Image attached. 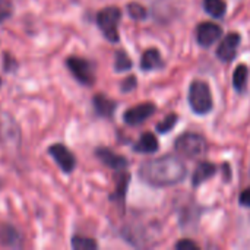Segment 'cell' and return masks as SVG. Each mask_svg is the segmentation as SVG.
Returning a JSON list of instances; mask_svg holds the SVG:
<instances>
[{
    "label": "cell",
    "instance_id": "d4e9b609",
    "mask_svg": "<svg viewBox=\"0 0 250 250\" xmlns=\"http://www.w3.org/2000/svg\"><path fill=\"white\" fill-rule=\"evenodd\" d=\"M135 86H136V78L135 76H129L122 82V91L123 92H129V91L135 89Z\"/></svg>",
    "mask_w": 250,
    "mask_h": 250
},
{
    "label": "cell",
    "instance_id": "ffe728a7",
    "mask_svg": "<svg viewBox=\"0 0 250 250\" xmlns=\"http://www.w3.org/2000/svg\"><path fill=\"white\" fill-rule=\"evenodd\" d=\"M127 185H129V174L122 173L117 177V188H116V193L113 195V199H123L126 195Z\"/></svg>",
    "mask_w": 250,
    "mask_h": 250
},
{
    "label": "cell",
    "instance_id": "cb8c5ba5",
    "mask_svg": "<svg viewBox=\"0 0 250 250\" xmlns=\"http://www.w3.org/2000/svg\"><path fill=\"white\" fill-rule=\"evenodd\" d=\"M176 249L179 250H198V245L196 243H193L192 240H189V239H185V240H180V242H177L176 243Z\"/></svg>",
    "mask_w": 250,
    "mask_h": 250
},
{
    "label": "cell",
    "instance_id": "3957f363",
    "mask_svg": "<svg viewBox=\"0 0 250 250\" xmlns=\"http://www.w3.org/2000/svg\"><path fill=\"white\" fill-rule=\"evenodd\" d=\"M176 151L186 158H199L207 152V141L199 133L188 132L176 139Z\"/></svg>",
    "mask_w": 250,
    "mask_h": 250
},
{
    "label": "cell",
    "instance_id": "4316f807",
    "mask_svg": "<svg viewBox=\"0 0 250 250\" xmlns=\"http://www.w3.org/2000/svg\"><path fill=\"white\" fill-rule=\"evenodd\" d=\"M0 85H1V79H0Z\"/></svg>",
    "mask_w": 250,
    "mask_h": 250
},
{
    "label": "cell",
    "instance_id": "484cf974",
    "mask_svg": "<svg viewBox=\"0 0 250 250\" xmlns=\"http://www.w3.org/2000/svg\"><path fill=\"white\" fill-rule=\"evenodd\" d=\"M240 204H242L243 207L250 208V188L245 189V190L242 192V195H240Z\"/></svg>",
    "mask_w": 250,
    "mask_h": 250
},
{
    "label": "cell",
    "instance_id": "ba28073f",
    "mask_svg": "<svg viewBox=\"0 0 250 250\" xmlns=\"http://www.w3.org/2000/svg\"><path fill=\"white\" fill-rule=\"evenodd\" d=\"M223 34V29L220 25L214 23V22H204L198 26L196 29V38L198 42L204 47H209L212 45Z\"/></svg>",
    "mask_w": 250,
    "mask_h": 250
},
{
    "label": "cell",
    "instance_id": "8992f818",
    "mask_svg": "<svg viewBox=\"0 0 250 250\" xmlns=\"http://www.w3.org/2000/svg\"><path fill=\"white\" fill-rule=\"evenodd\" d=\"M155 105L152 103H144L139 105H135L132 108H129L125 114H123V120L126 122V125L129 126H136L144 123L146 119H149L154 113H155Z\"/></svg>",
    "mask_w": 250,
    "mask_h": 250
},
{
    "label": "cell",
    "instance_id": "44dd1931",
    "mask_svg": "<svg viewBox=\"0 0 250 250\" xmlns=\"http://www.w3.org/2000/svg\"><path fill=\"white\" fill-rule=\"evenodd\" d=\"M176 123H177V116L176 114H168L163 122H160L157 125V132L167 133V132H170L176 126Z\"/></svg>",
    "mask_w": 250,
    "mask_h": 250
},
{
    "label": "cell",
    "instance_id": "6da1fadb",
    "mask_svg": "<svg viewBox=\"0 0 250 250\" xmlns=\"http://www.w3.org/2000/svg\"><path fill=\"white\" fill-rule=\"evenodd\" d=\"M185 164L173 155H163L160 158L144 163L139 168L141 179L155 188H166L180 183L186 177Z\"/></svg>",
    "mask_w": 250,
    "mask_h": 250
},
{
    "label": "cell",
    "instance_id": "e0dca14e",
    "mask_svg": "<svg viewBox=\"0 0 250 250\" xmlns=\"http://www.w3.org/2000/svg\"><path fill=\"white\" fill-rule=\"evenodd\" d=\"M72 248L75 250H95L98 248V245L94 239L83 237V236H75L72 239Z\"/></svg>",
    "mask_w": 250,
    "mask_h": 250
},
{
    "label": "cell",
    "instance_id": "277c9868",
    "mask_svg": "<svg viewBox=\"0 0 250 250\" xmlns=\"http://www.w3.org/2000/svg\"><path fill=\"white\" fill-rule=\"evenodd\" d=\"M122 18V12L119 7L116 6H110L105 7L103 10L98 12L97 15V23L101 28L103 34L105 35V38L111 42H117L119 41V22Z\"/></svg>",
    "mask_w": 250,
    "mask_h": 250
},
{
    "label": "cell",
    "instance_id": "d6986e66",
    "mask_svg": "<svg viewBox=\"0 0 250 250\" xmlns=\"http://www.w3.org/2000/svg\"><path fill=\"white\" fill-rule=\"evenodd\" d=\"M114 67H116L117 72H126V70H129L132 67V60H130V57L123 50L116 53Z\"/></svg>",
    "mask_w": 250,
    "mask_h": 250
},
{
    "label": "cell",
    "instance_id": "9a60e30c",
    "mask_svg": "<svg viewBox=\"0 0 250 250\" xmlns=\"http://www.w3.org/2000/svg\"><path fill=\"white\" fill-rule=\"evenodd\" d=\"M204 7L207 13H209L214 18H221L224 16L227 10V4L224 0H204Z\"/></svg>",
    "mask_w": 250,
    "mask_h": 250
},
{
    "label": "cell",
    "instance_id": "30bf717a",
    "mask_svg": "<svg viewBox=\"0 0 250 250\" xmlns=\"http://www.w3.org/2000/svg\"><path fill=\"white\" fill-rule=\"evenodd\" d=\"M97 157L110 168L113 170H123L127 167V160L122 155H117L116 152L107 149V148H100L97 149Z\"/></svg>",
    "mask_w": 250,
    "mask_h": 250
},
{
    "label": "cell",
    "instance_id": "2e32d148",
    "mask_svg": "<svg viewBox=\"0 0 250 250\" xmlns=\"http://www.w3.org/2000/svg\"><path fill=\"white\" fill-rule=\"evenodd\" d=\"M248 75H249V70H248V66L245 64H239L234 70V75H233V83H234V88L237 91H242L246 85V81H248Z\"/></svg>",
    "mask_w": 250,
    "mask_h": 250
},
{
    "label": "cell",
    "instance_id": "603a6c76",
    "mask_svg": "<svg viewBox=\"0 0 250 250\" xmlns=\"http://www.w3.org/2000/svg\"><path fill=\"white\" fill-rule=\"evenodd\" d=\"M13 13V4L10 0H0V23L7 21Z\"/></svg>",
    "mask_w": 250,
    "mask_h": 250
},
{
    "label": "cell",
    "instance_id": "7402d4cb",
    "mask_svg": "<svg viewBox=\"0 0 250 250\" xmlns=\"http://www.w3.org/2000/svg\"><path fill=\"white\" fill-rule=\"evenodd\" d=\"M127 12L133 19H145L146 18V9L139 3H129Z\"/></svg>",
    "mask_w": 250,
    "mask_h": 250
},
{
    "label": "cell",
    "instance_id": "ac0fdd59",
    "mask_svg": "<svg viewBox=\"0 0 250 250\" xmlns=\"http://www.w3.org/2000/svg\"><path fill=\"white\" fill-rule=\"evenodd\" d=\"M18 240H19V236H18L15 229L6 226V227H3L0 230V242L3 245H6V246H16Z\"/></svg>",
    "mask_w": 250,
    "mask_h": 250
},
{
    "label": "cell",
    "instance_id": "5b68a950",
    "mask_svg": "<svg viewBox=\"0 0 250 250\" xmlns=\"http://www.w3.org/2000/svg\"><path fill=\"white\" fill-rule=\"evenodd\" d=\"M66 66L67 69L73 73V76L83 85L89 86L95 82V72H94V66L91 64V62H88L86 59L82 57H76L72 56L66 60Z\"/></svg>",
    "mask_w": 250,
    "mask_h": 250
},
{
    "label": "cell",
    "instance_id": "4fadbf2b",
    "mask_svg": "<svg viewBox=\"0 0 250 250\" xmlns=\"http://www.w3.org/2000/svg\"><path fill=\"white\" fill-rule=\"evenodd\" d=\"M133 149L136 152H141V154H154L158 149V141L151 132H146L133 145Z\"/></svg>",
    "mask_w": 250,
    "mask_h": 250
},
{
    "label": "cell",
    "instance_id": "8fae6325",
    "mask_svg": "<svg viewBox=\"0 0 250 250\" xmlns=\"http://www.w3.org/2000/svg\"><path fill=\"white\" fill-rule=\"evenodd\" d=\"M163 64H164V62H163V57L158 50L149 48L142 54V59H141L142 70H155V69L163 67Z\"/></svg>",
    "mask_w": 250,
    "mask_h": 250
},
{
    "label": "cell",
    "instance_id": "5bb4252c",
    "mask_svg": "<svg viewBox=\"0 0 250 250\" xmlns=\"http://www.w3.org/2000/svg\"><path fill=\"white\" fill-rule=\"evenodd\" d=\"M94 107H95V111L100 116L111 117L114 110H116V103L113 100H110L108 97L103 95V94H97L94 97Z\"/></svg>",
    "mask_w": 250,
    "mask_h": 250
},
{
    "label": "cell",
    "instance_id": "52a82bcc",
    "mask_svg": "<svg viewBox=\"0 0 250 250\" xmlns=\"http://www.w3.org/2000/svg\"><path fill=\"white\" fill-rule=\"evenodd\" d=\"M50 155L54 158V161L59 164V167L64 171V173H70L75 166H76V160L75 155L72 154V151H69L64 145L62 144H54L48 148Z\"/></svg>",
    "mask_w": 250,
    "mask_h": 250
},
{
    "label": "cell",
    "instance_id": "9c48e42d",
    "mask_svg": "<svg viewBox=\"0 0 250 250\" xmlns=\"http://www.w3.org/2000/svg\"><path fill=\"white\" fill-rule=\"evenodd\" d=\"M240 44V35L237 32L229 34L217 48V56L223 62H231L236 57V50Z\"/></svg>",
    "mask_w": 250,
    "mask_h": 250
},
{
    "label": "cell",
    "instance_id": "7a4b0ae2",
    "mask_svg": "<svg viewBox=\"0 0 250 250\" xmlns=\"http://www.w3.org/2000/svg\"><path fill=\"white\" fill-rule=\"evenodd\" d=\"M189 104L196 114H207L212 110L214 101L211 89L204 81H193L189 88Z\"/></svg>",
    "mask_w": 250,
    "mask_h": 250
},
{
    "label": "cell",
    "instance_id": "7c38bea8",
    "mask_svg": "<svg viewBox=\"0 0 250 250\" xmlns=\"http://www.w3.org/2000/svg\"><path fill=\"white\" fill-rule=\"evenodd\" d=\"M215 173H217V166H215V164L207 163V161L201 163V164L196 167V170H195V173H193V177H192L193 186L202 185L204 182H207L208 179H211Z\"/></svg>",
    "mask_w": 250,
    "mask_h": 250
}]
</instances>
